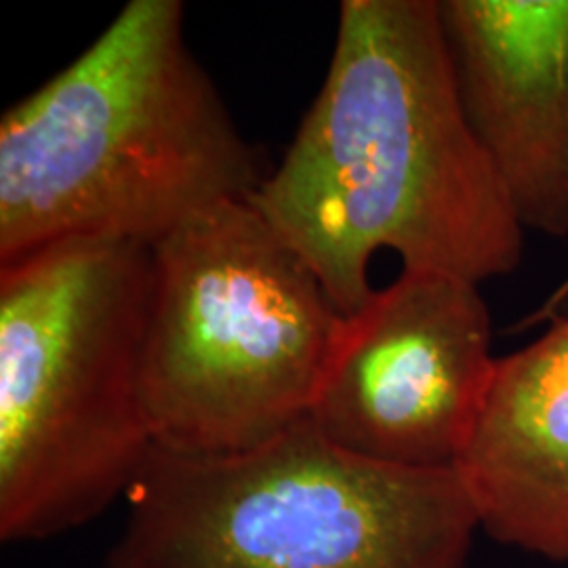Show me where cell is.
<instances>
[{
	"label": "cell",
	"mask_w": 568,
	"mask_h": 568,
	"mask_svg": "<svg viewBox=\"0 0 568 568\" xmlns=\"http://www.w3.org/2000/svg\"><path fill=\"white\" fill-rule=\"evenodd\" d=\"M342 316L368 265L483 284L523 262L525 227L457 93L438 0H344L325 82L276 171L248 199Z\"/></svg>",
	"instance_id": "1"
},
{
	"label": "cell",
	"mask_w": 568,
	"mask_h": 568,
	"mask_svg": "<svg viewBox=\"0 0 568 568\" xmlns=\"http://www.w3.org/2000/svg\"><path fill=\"white\" fill-rule=\"evenodd\" d=\"M267 173L183 37L180 0H131L0 119V264L72 239L152 246Z\"/></svg>",
	"instance_id": "2"
},
{
	"label": "cell",
	"mask_w": 568,
	"mask_h": 568,
	"mask_svg": "<svg viewBox=\"0 0 568 568\" xmlns=\"http://www.w3.org/2000/svg\"><path fill=\"white\" fill-rule=\"evenodd\" d=\"M150 246L72 239L0 264V539L100 518L154 447L143 405Z\"/></svg>",
	"instance_id": "3"
},
{
	"label": "cell",
	"mask_w": 568,
	"mask_h": 568,
	"mask_svg": "<svg viewBox=\"0 0 568 568\" xmlns=\"http://www.w3.org/2000/svg\"><path fill=\"white\" fill-rule=\"evenodd\" d=\"M103 568H471L478 511L457 467L345 453L310 417L260 447H152Z\"/></svg>",
	"instance_id": "4"
},
{
	"label": "cell",
	"mask_w": 568,
	"mask_h": 568,
	"mask_svg": "<svg viewBox=\"0 0 568 568\" xmlns=\"http://www.w3.org/2000/svg\"><path fill=\"white\" fill-rule=\"evenodd\" d=\"M143 405L154 447L220 457L310 415L345 316L248 201H227L150 246Z\"/></svg>",
	"instance_id": "5"
},
{
	"label": "cell",
	"mask_w": 568,
	"mask_h": 568,
	"mask_svg": "<svg viewBox=\"0 0 568 568\" xmlns=\"http://www.w3.org/2000/svg\"><path fill=\"white\" fill-rule=\"evenodd\" d=\"M480 284L419 267L345 316L310 422L328 443L408 469L457 467L495 373Z\"/></svg>",
	"instance_id": "6"
},
{
	"label": "cell",
	"mask_w": 568,
	"mask_h": 568,
	"mask_svg": "<svg viewBox=\"0 0 568 568\" xmlns=\"http://www.w3.org/2000/svg\"><path fill=\"white\" fill-rule=\"evenodd\" d=\"M467 122L518 222L568 236V0H438Z\"/></svg>",
	"instance_id": "7"
},
{
	"label": "cell",
	"mask_w": 568,
	"mask_h": 568,
	"mask_svg": "<svg viewBox=\"0 0 568 568\" xmlns=\"http://www.w3.org/2000/svg\"><path fill=\"white\" fill-rule=\"evenodd\" d=\"M457 471L488 537L568 562V312L497 358Z\"/></svg>",
	"instance_id": "8"
},
{
	"label": "cell",
	"mask_w": 568,
	"mask_h": 568,
	"mask_svg": "<svg viewBox=\"0 0 568 568\" xmlns=\"http://www.w3.org/2000/svg\"><path fill=\"white\" fill-rule=\"evenodd\" d=\"M568 302V278L565 281V283L560 284L558 286V291L551 295L548 300V304L544 305L541 307V314L537 316V321H546V318H554L556 316V312L562 307V305L567 304Z\"/></svg>",
	"instance_id": "9"
}]
</instances>
